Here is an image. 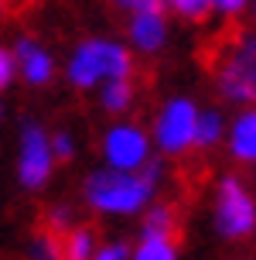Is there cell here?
<instances>
[{"label":"cell","instance_id":"6da1fadb","mask_svg":"<svg viewBox=\"0 0 256 260\" xmlns=\"http://www.w3.org/2000/svg\"><path fill=\"white\" fill-rule=\"evenodd\" d=\"M195 55L226 103L256 106V31L239 27V21H226Z\"/></svg>","mask_w":256,"mask_h":260},{"label":"cell","instance_id":"7a4b0ae2","mask_svg":"<svg viewBox=\"0 0 256 260\" xmlns=\"http://www.w3.org/2000/svg\"><path fill=\"white\" fill-rule=\"evenodd\" d=\"M161 178H164V165L151 157L137 171L99 168L86 178L82 199L99 216H133L154 199V192L161 188Z\"/></svg>","mask_w":256,"mask_h":260},{"label":"cell","instance_id":"3957f363","mask_svg":"<svg viewBox=\"0 0 256 260\" xmlns=\"http://www.w3.org/2000/svg\"><path fill=\"white\" fill-rule=\"evenodd\" d=\"M130 76H137V58L130 55V48L102 38H86L65 65V79L72 89H92L99 79H130Z\"/></svg>","mask_w":256,"mask_h":260},{"label":"cell","instance_id":"277c9868","mask_svg":"<svg viewBox=\"0 0 256 260\" xmlns=\"http://www.w3.org/2000/svg\"><path fill=\"white\" fill-rule=\"evenodd\" d=\"M212 226L226 243H246L256 233V195L239 175H222L215 185Z\"/></svg>","mask_w":256,"mask_h":260},{"label":"cell","instance_id":"5b68a950","mask_svg":"<svg viewBox=\"0 0 256 260\" xmlns=\"http://www.w3.org/2000/svg\"><path fill=\"white\" fill-rule=\"evenodd\" d=\"M51 141L38 120L21 123V144H17V182L27 192H41L51 178Z\"/></svg>","mask_w":256,"mask_h":260},{"label":"cell","instance_id":"8992f818","mask_svg":"<svg viewBox=\"0 0 256 260\" xmlns=\"http://www.w3.org/2000/svg\"><path fill=\"white\" fill-rule=\"evenodd\" d=\"M195 120H198V106L188 96H174L161 106V113L154 120V141L157 147L171 157H185L192 151L195 137Z\"/></svg>","mask_w":256,"mask_h":260},{"label":"cell","instance_id":"52a82bcc","mask_svg":"<svg viewBox=\"0 0 256 260\" xmlns=\"http://www.w3.org/2000/svg\"><path fill=\"white\" fill-rule=\"evenodd\" d=\"M99 151L109 168L120 171H137L151 157V134L140 123H116L102 134Z\"/></svg>","mask_w":256,"mask_h":260},{"label":"cell","instance_id":"ba28073f","mask_svg":"<svg viewBox=\"0 0 256 260\" xmlns=\"http://www.w3.org/2000/svg\"><path fill=\"white\" fill-rule=\"evenodd\" d=\"M14 62L21 65L24 79L31 86H38V89L48 86L51 76H55V58H51V52L34 38V35H21V38H17V45H14Z\"/></svg>","mask_w":256,"mask_h":260},{"label":"cell","instance_id":"9c48e42d","mask_svg":"<svg viewBox=\"0 0 256 260\" xmlns=\"http://www.w3.org/2000/svg\"><path fill=\"white\" fill-rule=\"evenodd\" d=\"M229 157L243 168H256V106H246L236 113L229 134Z\"/></svg>","mask_w":256,"mask_h":260},{"label":"cell","instance_id":"30bf717a","mask_svg":"<svg viewBox=\"0 0 256 260\" xmlns=\"http://www.w3.org/2000/svg\"><path fill=\"white\" fill-rule=\"evenodd\" d=\"M127 38L137 52L157 55L167 45V17L164 14H130Z\"/></svg>","mask_w":256,"mask_h":260},{"label":"cell","instance_id":"8fae6325","mask_svg":"<svg viewBox=\"0 0 256 260\" xmlns=\"http://www.w3.org/2000/svg\"><path fill=\"white\" fill-rule=\"evenodd\" d=\"M181 202H154L140 219V236H167V240H178L181 243V233H185V212H181Z\"/></svg>","mask_w":256,"mask_h":260},{"label":"cell","instance_id":"7c38bea8","mask_svg":"<svg viewBox=\"0 0 256 260\" xmlns=\"http://www.w3.org/2000/svg\"><path fill=\"white\" fill-rule=\"evenodd\" d=\"M222 141H226V117H222V110H198L192 151L195 154H208V151H215Z\"/></svg>","mask_w":256,"mask_h":260},{"label":"cell","instance_id":"4fadbf2b","mask_svg":"<svg viewBox=\"0 0 256 260\" xmlns=\"http://www.w3.org/2000/svg\"><path fill=\"white\" fill-rule=\"evenodd\" d=\"M99 250V230L92 222H76L62 233V257L65 260H92Z\"/></svg>","mask_w":256,"mask_h":260},{"label":"cell","instance_id":"5bb4252c","mask_svg":"<svg viewBox=\"0 0 256 260\" xmlns=\"http://www.w3.org/2000/svg\"><path fill=\"white\" fill-rule=\"evenodd\" d=\"M137 100V76L130 79H109L106 89L99 92V106L106 113H127Z\"/></svg>","mask_w":256,"mask_h":260},{"label":"cell","instance_id":"9a60e30c","mask_svg":"<svg viewBox=\"0 0 256 260\" xmlns=\"http://www.w3.org/2000/svg\"><path fill=\"white\" fill-rule=\"evenodd\" d=\"M27 260H65L62 257V236L51 233L48 226H34V233L27 240Z\"/></svg>","mask_w":256,"mask_h":260},{"label":"cell","instance_id":"2e32d148","mask_svg":"<svg viewBox=\"0 0 256 260\" xmlns=\"http://www.w3.org/2000/svg\"><path fill=\"white\" fill-rule=\"evenodd\" d=\"M130 260H178V240L167 236H140Z\"/></svg>","mask_w":256,"mask_h":260},{"label":"cell","instance_id":"e0dca14e","mask_svg":"<svg viewBox=\"0 0 256 260\" xmlns=\"http://www.w3.org/2000/svg\"><path fill=\"white\" fill-rule=\"evenodd\" d=\"M167 7L192 24H205L215 14V0H167Z\"/></svg>","mask_w":256,"mask_h":260},{"label":"cell","instance_id":"ac0fdd59","mask_svg":"<svg viewBox=\"0 0 256 260\" xmlns=\"http://www.w3.org/2000/svg\"><path fill=\"white\" fill-rule=\"evenodd\" d=\"M41 226H48L51 233H58L62 236L68 226H76V212H72V206H65V202H58V206H48V209H41Z\"/></svg>","mask_w":256,"mask_h":260},{"label":"cell","instance_id":"d6986e66","mask_svg":"<svg viewBox=\"0 0 256 260\" xmlns=\"http://www.w3.org/2000/svg\"><path fill=\"white\" fill-rule=\"evenodd\" d=\"M109 7L123 14H167V0H109Z\"/></svg>","mask_w":256,"mask_h":260},{"label":"cell","instance_id":"ffe728a7","mask_svg":"<svg viewBox=\"0 0 256 260\" xmlns=\"http://www.w3.org/2000/svg\"><path fill=\"white\" fill-rule=\"evenodd\" d=\"M51 157H55V161H62V165H68V161L76 157L72 137H68L65 130H58V134H51Z\"/></svg>","mask_w":256,"mask_h":260},{"label":"cell","instance_id":"44dd1931","mask_svg":"<svg viewBox=\"0 0 256 260\" xmlns=\"http://www.w3.org/2000/svg\"><path fill=\"white\" fill-rule=\"evenodd\" d=\"M249 11V0H215V14H222V21H239Z\"/></svg>","mask_w":256,"mask_h":260},{"label":"cell","instance_id":"7402d4cb","mask_svg":"<svg viewBox=\"0 0 256 260\" xmlns=\"http://www.w3.org/2000/svg\"><path fill=\"white\" fill-rule=\"evenodd\" d=\"M14 72H17V62H14V52H7V48H0V92L11 89L14 82Z\"/></svg>","mask_w":256,"mask_h":260},{"label":"cell","instance_id":"603a6c76","mask_svg":"<svg viewBox=\"0 0 256 260\" xmlns=\"http://www.w3.org/2000/svg\"><path fill=\"white\" fill-rule=\"evenodd\" d=\"M92 260H130V247H127V243H120V240H113V243H106V247L96 250Z\"/></svg>","mask_w":256,"mask_h":260},{"label":"cell","instance_id":"cb8c5ba5","mask_svg":"<svg viewBox=\"0 0 256 260\" xmlns=\"http://www.w3.org/2000/svg\"><path fill=\"white\" fill-rule=\"evenodd\" d=\"M0 4L7 7V14H11V17H21V14L31 11V7H34L38 0H0Z\"/></svg>","mask_w":256,"mask_h":260},{"label":"cell","instance_id":"d4e9b609","mask_svg":"<svg viewBox=\"0 0 256 260\" xmlns=\"http://www.w3.org/2000/svg\"><path fill=\"white\" fill-rule=\"evenodd\" d=\"M249 14H253V24H256V0H249Z\"/></svg>","mask_w":256,"mask_h":260},{"label":"cell","instance_id":"484cf974","mask_svg":"<svg viewBox=\"0 0 256 260\" xmlns=\"http://www.w3.org/2000/svg\"><path fill=\"white\" fill-rule=\"evenodd\" d=\"M0 11H4V4H0Z\"/></svg>","mask_w":256,"mask_h":260}]
</instances>
